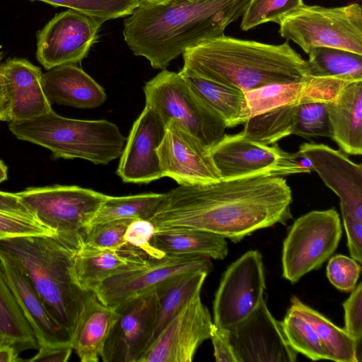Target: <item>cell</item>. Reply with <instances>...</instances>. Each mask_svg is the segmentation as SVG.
Returning a JSON list of instances; mask_svg holds the SVG:
<instances>
[{"mask_svg": "<svg viewBox=\"0 0 362 362\" xmlns=\"http://www.w3.org/2000/svg\"><path fill=\"white\" fill-rule=\"evenodd\" d=\"M292 200L281 176L220 180L170 189L148 220L156 230L197 229L238 243L257 230L286 224Z\"/></svg>", "mask_w": 362, "mask_h": 362, "instance_id": "6da1fadb", "label": "cell"}, {"mask_svg": "<svg viewBox=\"0 0 362 362\" xmlns=\"http://www.w3.org/2000/svg\"><path fill=\"white\" fill-rule=\"evenodd\" d=\"M250 0H164L139 5L124 21V40L153 69H165L185 49L222 36Z\"/></svg>", "mask_w": 362, "mask_h": 362, "instance_id": "7a4b0ae2", "label": "cell"}, {"mask_svg": "<svg viewBox=\"0 0 362 362\" xmlns=\"http://www.w3.org/2000/svg\"><path fill=\"white\" fill-rule=\"evenodd\" d=\"M180 73L244 93L272 84L305 81L307 61L286 41L270 45L222 35L185 49Z\"/></svg>", "mask_w": 362, "mask_h": 362, "instance_id": "3957f363", "label": "cell"}, {"mask_svg": "<svg viewBox=\"0 0 362 362\" xmlns=\"http://www.w3.org/2000/svg\"><path fill=\"white\" fill-rule=\"evenodd\" d=\"M0 250L15 260L50 316L72 338L92 292L84 290L77 281L74 253L45 235L1 239Z\"/></svg>", "mask_w": 362, "mask_h": 362, "instance_id": "277c9868", "label": "cell"}, {"mask_svg": "<svg viewBox=\"0 0 362 362\" xmlns=\"http://www.w3.org/2000/svg\"><path fill=\"white\" fill-rule=\"evenodd\" d=\"M18 139L49 150L56 158H81L107 165L120 157L127 139L109 121L64 117L52 110L35 118L8 122Z\"/></svg>", "mask_w": 362, "mask_h": 362, "instance_id": "5b68a950", "label": "cell"}, {"mask_svg": "<svg viewBox=\"0 0 362 362\" xmlns=\"http://www.w3.org/2000/svg\"><path fill=\"white\" fill-rule=\"evenodd\" d=\"M32 217L74 254L83 246L106 194L78 186L30 187L16 193Z\"/></svg>", "mask_w": 362, "mask_h": 362, "instance_id": "8992f818", "label": "cell"}, {"mask_svg": "<svg viewBox=\"0 0 362 362\" xmlns=\"http://www.w3.org/2000/svg\"><path fill=\"white\" fill-rule=\"evenodd\" d=\"M280 35L307 54L315 47H331L362 55V8L359 4L327 8L302 5L285 16Z\"/></svg>", "mask_w": 362, "mask_h": 362, "instance_id": "52a82bcc", "label": "cell"}, {"mask_svg": "<svg viewBox=\"0 0 362 362\" xmlns=\"http://www.w3.org/2000/svg\"><path fill=\"white\" fill-rule=\"evenodd\" d=\"M146 105L164 124L175 119L210 148L223 136L227 126L192 90L180 72L162 70L144 87Z\"/></svg>", "mask_w": 362, "mask_h": 362, "instance_id": "ba28073f", "label": "cell"}, {"mask_svg": "<svg viewBox=\"0 0 362 362\" xmlns=\"http://www.w3.org/2000/svg\"><path fill=\"white\" fill-rule=\"evenodd\" d=\"M210 155L221 180L255 175L285 176L309 173L310 163L298 152L288 153L249 139L243 132L223 134L210 148Z\"/></svg>", "mask_w": 362, "mask_h": 362, "instance_id": "9c48e42d", "label": "cell"}, {"mask_svg": "<svg viewBox=\"0 0 362 362\" xmlns=\"http://www.w3.org/2000/svg\"><path fill=\"white\" fill-rule=\"evenodd\" d=\"M342 235L334 208L310 211L298 218L283 243V276L291 284L319 269L334 252Z\"/></svg>", "mask_w": 362, "mask_h": 362, "instance_id": "30bf717a", "label": "cell"}, {"mask_svg": "<svg viewBox=\"0 0 362 362\" xmlns=\"http://www.w3.org/2000/svg\"><path fill=\"white\" fill-rule=\"evenodd\" d=\"M265 288L262 256L248 250L222 275L213 303L215 326L228 329L245 319L259 305Z\"/></svg>", "mask_w": 362, "mask_h": 362, "instance_id": "8fae6325", "label": "cell"}, {"mask_svg": "<svg viewBox=\"0 0 362 362\" xmlns=\"http://www.w3.org/2000/svg\"><path fill=\"white\" fill-rule=\"evenodd\" d=\"M212 269L210 258L206 257L165 255L114 274L100 282L93 292L103 304L115 308L132 298L155 290L180 274L195 270L209 274Z\"/></svg>", "mask_w": 362, "mask_h": 362, "instance_id": "7c38bea8", "label": "cell"}, {"mask_svg": "<svg viewBox=\"0 0 362 362\" xmlns=\"http://www.w3.org/2000/svg\"><path fill=\"white\" fill-rule=\"evenodd\" d=\"M105 21L72 9L57 13L37 33L36 58L47 70L88 55Z\"/></svg>", "mask_w": 362, "mask_h": 362, "instance_id": "4fadbf2b", "label": "cell"}, {"mask_svg": "<svg viewBox=\"0 0 362 362\" xmlns=\"http://www.w3.org/2000/svg\"><path fill=\"white\" fill-rule=\"evenodd\" d=\"M158 305L153 290L115 308L118 317L100 354L103 361L138 362L151 340Z\"/></svg>", "mask_w": 362, "mask_h": 362, "instance_id": "5bb4252c", "label": "cell"}, {"mask_svg": "<svg viewBox=\"0 0 362 362\" xmlns=\"http://www.w3.org/2000/svg\"><path fill=\"white\" fill-rule=\"evenodd\" d=\"M236 362H294L298 353L288 343L281 322L263 298L245 319L228 329Z\"/></svg>", "mask_w": 362, "mask_h": 362, "instance_id": "9a60e30c", "label": "cell"}, {"mask_svg": "<svg viewBox=\"0 0 362 362\" xmlns=\"http://www.w3.org/2000/svg\"><path fill=\"white\" fill-rule=\"evenodd\" d=\"M156 152L163 177L173 179L179 185L221 180L212 161L210 148L175 119L166 124Z\"/></svg>", "mask_w": 362, "mask_h": 362, "instance_id": "2e32d148", "label": "cell"}, {"mask_svg": "<svg viewBox=\"0 0 362 362\" xmlns=\"http://www.w3.org/2000/svg\"><path fill=\"white\" fill-rule=\"evenodd\" d=\"M213 325L197 295L165 327L138 362H190L198 347L210 338Z\"/></svg>", "mask_w": 362, "mask_h": 362, "instance_id": "e0dca14e", "label": "cell"}, {"mask_svg": "<svg viewBox=\"0 0 362 362\" xmlns=\"http://www.w3.org/2000/svg\"><path fill=\"white\" fill-rule=\"evenodd\" d=\"M165 124L152 108L145 107L134 122L117 170L124 182L149 183L163 177L157 148Z\"/></svg>", "mask_w": 362, "mask_h": 362, "instance_id": "ac0fdd59", "label": "cell"}, {"mask_svg": "<svg viewBox=\"0 0 362 362\" xmlns=\"http://www.w3.org/2000/svg\"><path fill=\"white\" fill-rule=\"evenodd\" d=\"M298 152L308 160L312 170L339 197L341 215L362 221L361 164L322 144L304 143Z\"/></svg>", "mask_w": 362, "mask_h": 362, "instance_id": "d6986e66", "label": "cell"}, {"mask_svg": "<svg viewBox=\"0 0 362 362\" xmlns=\"http://www.w3.org/2000/svg\"><path fill=\"white\" fill-rule=\"evenodd\" d=\"M4 278L30 325L39 346L71 345V335L50 316L25 274L8 255L0 250Z\"/></svg>", "mask_w": 362, "mask_h": 362, "instance_id": "ffe728a7", "label": "cell"}, {"mask_svg": "<svg viewBox=\"0 0 362 362\" xmlns=\"http://www.w3.org/2000/svg\"><path fill=\"white\" fill-rule=\"evenodd\" d=\"M351 82L336 77H309L300 82L272 84L245 92L250 118L282 105L327 103Z\"/></svg>", "mask_w": 362, "mask_h": 362, "instance_id": "44dd1931", "label": "cell"}, {"mask_svg": "<svg viewBox=\"0 0 362 362\" xmlns=\"http://www.w3.org/2000/svg\"><path fill=\"white\" fill-rule=\"evenodd\" d=\"M42 86L50 103L95 108L106 100L104 88L76 64H65L42 75Z\"/></svg>", "mask_w": 362, "mask_h": 362, "instance_id": "7402d4cb", "label": "cell"}, {"mask_svg": "<svg viewBox=\"0 0 362 362\" xmlns=\"http://www.w3.org/2000/svg\"><path fill=\"white\" fill-rule=\"evenodd\" d=\"M12 98V121L28 120L51 111L42 86L40 68L24 58H10L3 63Z\"/></svg>", "mask_w": 362, "mask_h": 362, "instance_id": "603a6c76", "label": "cell"}, {"mask_svg": "<svg viewBox=\"0 0 362 362\" xmlns=\"http://www.w3.org/2000/svg\"><path fill=\"white\" fill-rule=\"evenodd\" d=\"M330 136L340 148L351 155L362 154V80L345 86L326 103Z\"/></svg>", "mask_w": 362, "mask_h": 362, "instance_id": "cb8c5ba5", "label": "cell"}, {"mask_svg": "<svg viewBox=\"0 0 362 362\" xmlns=\"http://www.w3.org/2000/svg\"><path fill=\"white\" fill-rule=\"evenodd\" d=\"M143 252L129 245L120 250L82 247L74 255L77 281L86 291H92L107 277L147 262Z\"/></svg>", "mask_w": 362, "mask_h": 362, "instance_id": "d4e9b609", "label": "cell"}, {"mask_svg": "<svg viewBox=\"0 0 362 362\" xmlns=\"http://www.w3.org/2000/svg\"><path fill=\"white\" fill-rule=\"evenodd\" d=\"M118 317L115 308L103 304L90 292L86 298L71 339L81 362H98L112 327Z\"/></svg>", "mask_w": 362, "mask_h": 362, "instance_id": "484cf974", "label": "cell"}, {"mask_svg": "<svg viewBox=\"0 0 362 362\" xmlns=\"http://www.w3.org/2000/svg\"><path fill=\"white\" fill-rule=\"evenodd\" d=\"M226 239L221 235L202 230L171 228L156 230L151 243L166 255L223 259L228 252Z\"/></svg>", "mask_w": 362, "mask_h": 362, "instance_id": "4316f807", "label": "cell"}, {"mask_svg": "<svg viewBox=\"0 0 362 362\" xmlns=\"http://www.w3.org/2000/svg\"><path fill=\"white\" fill-rule=\"evenodd\" d=\"M209 273L202 270L180 274L155 289L158 312L149 345L165 327L197 295ZM148 345V346H149Z\"/></svg>", "mask_w": 362, "mask_h": 362, "instance_id": "83f0119b", "label": "cell"}, {"mask_svg": "<svg viewBox=\"0 0 362 362\" xmlns=\"http://www.w3.org/2000/svg\"><path fill=\"white\" fill-rule=\"evenodd\" d=\"M182 76L192 90L224 121L227 127L243 124L250 118L243 91L203 78Z\"/></svg>", "mask_w": 362, "mask_h": 362, "instance_id": "f1b7e54d", "label": "cell"}, {"mask_svg": "<svg viewBox=\"0 0 362 362\" xmlns=\"http://www.w3.org/2000/svg\"><path fill=\"white\" fill-rule=\"evenodd\" d=\"M291 310L305 319L315 329L329 360L337 362H358V344L345 331L325 315L293 296Z\"/></svg>", "mask_w": 362, "mask_h": 362, "instance_id": "f546056e", "label": "cell"}, {"mask_svg": "<svg viewBox=\"0 0 362 362\" xmlns=\"http://www.w3.org/2000/svg\"><path fill=\"white\" fill-rule=\"evenodd\" d=\"M0 331L20 352L38 349L35 334L10 289L0 265Z\"/></svg>", "mask_w": 362, "mask_h": 362, "instance_id": "4dcf8cb0", "label": "cell"}, {"mask_svg": "<svg viewBox=\"0 0 362 362\" xmlns=\"http://www.w3.org/2000/svg\"><path fill=\"white\" fill-rule=\"evenodd\" d=\"M308 55L306 61L310 77L362 80V55L331 47L313 48Z\"/></svg>", "mask_w": 362, "mask_h": 362, "instance_id": "1f68e13d", "label": "cell"}, {"mask_svg": "<svg viewBox=\"0 0 362 362\" xmlns=\"http://www.w3.org/2000/svg\"><path fill=\"white\" fill-rule=\"evenodd\" d=\"M164 194L145 193L123 197L106 195L90 226L120 219H148L158 208Z\"/></svg>", "mask_w": 362, "mask_h": 362, "instance_id": "d6a6232c", "label": "cell"}, {"mask_svg": "<svg viewBox=\"0 0 362 362\" xmlns=\"http://www.w3.org/2000/svg\"><path fill=\"white\" fill-rule=\"evenodd\" d=\"M281 325L288 343L298 354L313 361L329 360L315 329L305 319L288 308Z\"/></svg>", "mask_w": 362, "mask_h": 362, "instance_id": "836d02e7", "label": "cell"}, {"mask_svg": "<svg viewBox=\"0 0 362 362\" xmlns=\"http://www.w3.org/2000/svg\"><path fill=\"white\" fill-rule=\"evenodd\" d=\"M66 7L107 21L127 17L139 6L138 0H30Z\"/></svg>", "mask_w": 362, "mask_h": 362, "instance_id": "e575fe53", "label": "cell"}, {"mask_svg": "<svg viewBox=\"0 0 362 362\" xmlns=\"http://www.w3.org/2000/svg\"><path fill=\"white\" fill-rule=\"evenodd\" d=\"M303 4V0H250L241 16L240 28L247 31L265 23L279 24Z\"/></svg>", "mask_w": 362, "mask_h": 362, "instance_id": "d590c367", "label": "cell"}, {"mask_svg": "<svg viewBox=\"0 0 362 362\" xmlns=\"http://www.w3.org/2000/svg\"><path fill=\"white\" fill-rule=\"evenodd\" d=\"M293 134L310 138L330 136L329 122L325 102L297 104Z\"/></svg>", "mask_w": 362, "mask_h": 362, "instance_id": "8d00e7d4", "label": "cell"}, {"mask_svg": "<svg viewBox=\"0 0 362 362\" xmlns=\"http://www.w3.org/2000/svg\"><path fill=\"white\" fill-rule=\"evenodd\" d=\"M132 220L120 219L91 225L85 238L83 246L111 250H120L127 246L124 235Z\"/></svg>", "mask_w": 362, "mask_h": 362, "instance_id": "74e56055", "label": "cell"}, {"mask_svg": "<svg viewBox=\"0 0 362 362\" xmlns=\"http://www.w3.org/2000/svg\"><path fill=\"white\" fill-rule=\"evenodd\" d=\"M361 272V264L344 255L332 257L326 268L329 282L336 288L344 292H351L354 289Z\"/></svg>", "mask_w": 362, "mask_h": 362, "instance_id": "f35d334b", "label": "cell"}, {"mask_svg": "<svg viewBox=\"0 0 362 362\" xmlns=\"http://www.w3.org/2000/svg\"><path fill=\"white\" fill-rule=\"evenodd\" d=\"M42 235L53 233L33 218L0 211V240Z\"/></svg>", "mask_w": 362, "mask_h": 362, "instance_id": "ab89813d", "label": "cell"}, {"mask_svg": "<svg viewBox=\"0 0 362 362\" xmlns=\"http://www.w3.org/2000/svg\"><path fill=\"white\" fill-rule=\"evenodd\" d=\"M155 231L154 226L148 219H134L127 226L124 239L127 245L143 252L149 258L158 259L165 255L151 243Z\"/></svg>", "mask_w": 362, "mask_h": 362, "instance_id": "60d3db41", "label": "cell"}, {"mask_svg": "<svg viewBox=\"0 0 362 362\" xmlns=\"http://www.w3.org/2000/svg\"><path fill=\"white\" fill-rule=\"evenodd\" d=\"M343 303L345 331L359 344L362 339V283L356 286Z\"/></svg>", "mask_w": 362, "mask_h": 362, "instance_id": "b9f144b4", "label": "cell"}, {"mask_svg": "<svg viewBox=\"0 0 362 362\" xmlns=\"http://www.w3.org/2000/svg\"><path fill=\"white\" fill-rule=\"evenodd\" d=\"M351 258L362 262V221L349 215H341Z\"/></svg>", "mask_w": 362, "mask_h": 362, "instance_id": "7bdbcfd3", "label": "cell"}, {"mask_svg": "<svg viewBox=\"0 0 362 362\" xmlns=\"http://www.w3.org/2000/svg\"><path fill=\"white\" fill-rule=\"evenodd\" d=\"M214 346V354L217 362H236L228 337V330L221 329L214 324L210 338Z\"/></svg>", "mask_w": 362, "mask_h": 362, "instance_id": "ee69618b", "label": "cell"}, {"mask_svg": "<svg viewBox=\"0 0 362 362\" xmlns=\"http://www.w3.org/2000/svg\"><path fill=\"white\" fill-rule=\"evenodd\" d=\"M71 345L40 346L38 352L31 358V362H66L69 360L71 352Z\"/></svg>", "mask_w": 362, "mask_h": 362, "instance_id": "f6af8a7d", "label": "cell"}, {"mask_svg": "<svg viewBox=\"0 0 362 362\" xmlns=\"http://www.w3.org/2000/svg\"><path fill=\"white\" fill-rule=\"evenodd\" d=\"M4 52H0V121H12V98L10 86L3 70Z\"/></svg>", "mask_w": 362, "mask_h": 362, "instance_id": "bcb514c9", "label": "cell"}, {"mask_svg": "<svg viewBox=\"0 0 362 362\" xmlns=\"http://www.w3.org/2000/svg\"><path fill=\"white\" fill-rule=\"evenodd\" d=\"M0 211L33 218L21 204L16 193L0 191Z\"/></svg>", "mask_w": 362, "mask_h": 362, "instance_id": "7dc6e473", "label": "cell"}, {"mask_svg": "<svg viewBox=\"0 0 362 362\" xmlns=\"http://www.w3.org/2000/svg\"><path fill=\"white\" fill-rule=\"evenodd\" d=\"M18 351L9 344H0V362H16L22 361L18 357Z\"/></svg>", "mask_w": 362, "mask_h": 362, "instance_id": "c3c4849f", "label": "cell"}, {"mask_svg": "<svg viewBox=\"0 0 362 362\" xmlns=\"http://www.w3.org/2000/svg\"><path fill=\"white\" fill-rule=\"evenodd\" d=\"M8 177V169L6 165L0 160V183L4 182Z\"/></svg>", "mask_w": 362, "mask_h": 362, "instance_id": "681fc988", "label": "cell"}, {"mask_svg": "<svg viewBox=\"0 0 362 362\" xmlns=\"http://www.w3.org/2000/svg\"><path fill=\"white\" fill-rule=\"evenodd\" d=\"M163 1L164 0H138L139 5L154 4Z\"/></svg>", "mask_w": 362, "mask_h": 362, "instance_id": "f907efd6", "label": "cell"}, {"mask_svg": "<svg viewBox=\"0 0 362 362\" xmlns=\"http://www.w3.org/2000/svg\"><path fill=\"white\" fill-rule=\"evenodd\" d=\"M9 344L8 340L6 339V337L4 336L2 332L0 331V344Z\"/></svg>", "mask_w": 362, "mask_h": 362, "instance_id": "816d5d0a", "label": "cell"}]
</instances>
